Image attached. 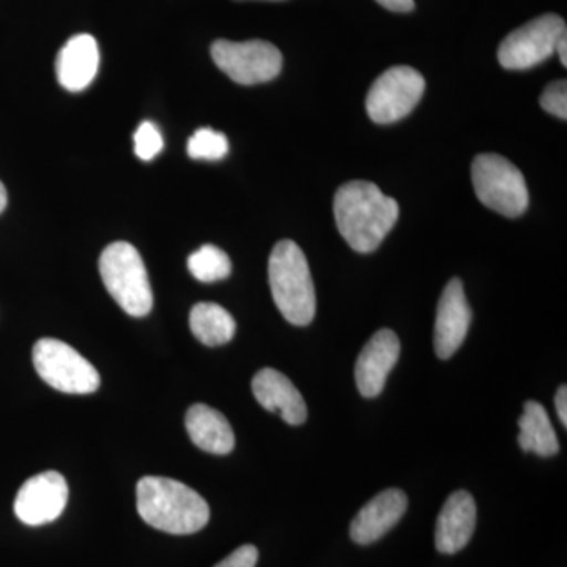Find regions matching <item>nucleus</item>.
<instances>
[{
  "label": "nucleus",
  "mask_w": 567,
  "mask_h": 567,
  "mask_svg": "<svg viewBox=\"0 0 567 567\" xmlns=\"http://www.w3.org/2000/svg\"><path fill=\"white\" fill-rule=\"evenodd\" d=\"M540 106L548 114L555 115V117L567 118V82L555 81L548 84L546 91L540 95Z\"/></svg>",
  "instance_id": "nucleus-23"
},
{
  "label": "nucleus",
  "mask_w": 567,
  "mask_h": 567,
  "mask_svg": "<svg viewBox=\"0 0 567 567\" xmlns=\"http://www.w3.org/2000/svg\"><path fill=\"white\" fill-rule=\"evenodd\" d=\"M32 360L41 380L62 393H95L102 382L93 364L59 339L44 338L37 341Z\"/></svg>",
  "instance_id": "nucleus-6"
},
{
  "label": "nucleus",
  "mask_w": 567,
  "mask_h": 567,
  "mask_svg": "<svg viewBox=\"0 0 567 567\" xmlns=\"http://www.w3.org/2000/svg\"><path fill=\"white\" fill-rule=\"evenodd\" d=\"M164 141L162 133L151 122L141 123L137 132L134 133V152L144 162H151L163 151Z\"/></svg>",
  "instance_id": "nucleus-22"
},
{
  "label": "nucleus",
  "mask_w": 567,
  "mask_h": 567,
  "mask_svg": "<svg viewBox=\"0 0 567 567\" xmlns=\"http://www.w3.org/2000/svg\"><path fill=\"white\" fill-rule=\"evenodd\" d=\"M518 445L522 450L532 451L540 457H551L558 454L559 443L557 432L551 425L550 417L543 404L528 401L525 404L524 415L518 420Z\"/></svg>",
  "instance_id": "nucleus-18"
},
{
  "label": "nucleus",
  "mask_w": 567,
  "mask_h": 567,
  "mask_svg": "<svg viewBox=\"0 0 567 567\" xmlns=\"http://www.w3.org/2000/svg\"><path fill=\"white\" fill-rule=\"evenodd\" d=\"M476 528L475 498L466 491L446 499L435 525V547L440 554L454 555L466 547Z\"/></svg>",
  "instance_id": "nucleus-14"
},
{
  "label": "nucleus",
  "mask_w": 567,
  "mask_h": 567,
  "mask_svg": "<svg viewBox=\"0 0 567 567\" xmlns=\"http://www.w3.org/2000/svg\"><path fill=\"white\" fill-rule=\"evenodd\" d=\"M566 37V22L554 13L535 18L511 32L498 48V62L506 70H528L551 58Z\"/></svg>",
  "instance_id": "nucleus-8"
},
{
  "label": "nucleus",
  "mask_w": 567,
  "mask_h": 567,
  "mask_svg": "<svg viewBox=\"0 0 567 567\" xmlns=\"http://www.w3.org/2000/svg\"><path fill=\"white\" fill-rule=\"evenodd\" d=\"M99 66V44L89 33H80L66 41L55 62L58 80L69 92H81L87 89L95 80Z\"/></svg>",
  "instance_id": "nucleus-16"
},
{
  "label": "nucleus",
  "mask_w": 567,
  "mask_h": 567,
  "mask_svg": "<svg viewBox=\"0 0 567 567\" xmlns=\"http://www.w3.org/2000/svg\"><path fill=\"white\" fill-rule=\"evenodd\" d=\"M188 268L200 282H216L233 274L229 256L218 246L205 245L194 251L188 259Z\"/></svg>",
  "instance_id": "nucleus-20"
},
{
  "label": "nucleus",
  "mask_w": 567,
  "mask_h": 567,
  "mask_svg": "<svg viewBox=\"0 0 567 567\" xmlns=\"http://www.w3.org/2000/svg\"><path fill=\"white\" fill-rule=\"evenodd\" d=\"M185 425L194 445L205 453L224 456L235 447V435L229 421L212 406L205 404L189 406Z\"/></svg>",
  "instance_id": "nucleus-17"
},
{
  "label": "nucleus",
  "mask_w": 567,
  "mask_h": 567,
  "mask_svg": "<svg viewBox=\"0 0 567 567\" xmlns=\"http://www.w3.org/2000/svg\"><path fill=\"white\" fill-rule=\"evenodd\" d=\"M7 207V189L3 183L0 182V213L6 210Z\"/></svg>",
  "instance_id": "nucleus-28"
},
{
  "label": "nucleus",
  "mask_w": 567,
  "mask_h": 567,
  "mask_svg": "<svg viewBox=\"0 0 567 567\" xmlns=\"http://www.w3.org/2000/svg\"><path fill=\"white\" fill-rule=\"evenodd\" d=\"M136 498L142 520L169 535H193L210 520V507L203 496L171 477H142Z\"/></svg>",
  "instance_id": "nucleus-2"
},
{
  "label": "nucleus",
  "mask_w": 567,
  "mask_h": 567,
  "mask_svg": "<svg viewBox=\"0 0 567 567\" xmlns=\"http://www.w3.org/2000/svg\"><path fill=\"white\" fill-rule=\"evenodd\" d=\"M213 62L234 82L241 85L262 84L275 80L282 69V54L264 40H218L212 47Z\"/></svg>",
  "instance_id": "nucleus-7"
},
{
  "label": "nucleus",
  "mask_w": 567,
  "mask_h": 567,
  "mask_svg": "<svg viewBox=\"0 0 567 567\" xmlns=\"http://www.w3.org/2000/svg\"><path fill=\"white\" fill-rule=\"evenodd\" d=\"M380 6L391 11H398V13H409L415 9V2L413 0H377Z\"/></svg>",
  "instance_id": "nucleus-25"
},
{
  "label": "nucleus",
  "mask_w": 567,
  "mask_h": 567,
  "mask_svg": "<svg viewBox=\"0 0 567 567\" xmlns=\"http://www.w3.org/2000/svg\"><path fill=\"white\" fill-rule=\"evenodd\" d=\"M252 393L260 405L290 425L303 424L308 406L297 386L276 369L265 368L252 379Z\"/></svg>",
  "instance_id": "nucleus-15"
},
{
  "label": "nucleus",
  "mask_w": 567,
  "mask_h": 567,
  "mask_svg": "<svg viewBox=\"0 0 567 567\" xmlns=\"http://www.w3.org/2000/svg\"><path fill=\"white\" fill-rule=\"evenodd\" d=\"M339 234L357 252H374L399 219V205L371 182H349L333 203Z\"/></svg>",
  "instance_id": "nucleus-1"
},
{
  "label": "nucleus",
  "mask_w": 567,
  "mask_h": 567,
  "mask_svg": "<svg viewBox=\"0 0 567 567\" xmlns=\"http://www.w3.org/2000/svg\"><path fill=\"white\" fill-rule=\"evenodd\" d=\"M567 37H563L561 40L558 41L557 48H555V52H558L559 61H561L563 66H567Z\"/></svg>",
  "instance_id": "nucleus-27"
},
{
  "label": "nucleus",
  "mask_w": 567,
  "mask_h": 567,
  "mask_svg": "<svg viewBox=\"0 0 567 567\" xmlns=\"http://www.w3.org/2000/svg\"><path fill=\"white\" fill-rule=\"evenodd\" d=\"M268 281L276 306L287 322L306 327L315 320L317 300L308 260L300 246L281 240L271 251Z\"/></svg>",
  "instance_id": "nucleus-3"
},
{
  "label": "nucleus",
  "mask_w": 567,
  "mask_h": 567,
  "mask_svg": "<svg viewBox=\"0 0 567 567\" xmlns=\"http://www.w3.org/2000/svg\"><path fill=\"white\" fill-rule=\"evenodd\" d=\"M472 182L477 199L491 210L507 218H517L527 210V182L505 156L496 153L477 155L472 164Z\"/></svg>",
  "instance_id": "nucleus-5"
},
{
  "label": "nucleus",
  "mask_w": 567,
  "mask_h": 567,
  "mask_svg": "<svg viewBox=\"0 0 567 567\" xmlns=\"http://www.w3.org/2000/svg\"><path fill=\"white\" fill-rule=\"evenodd\" d=\"M423 74L412 66H393L377 78L369 89L365 110L379 125H388L406 117L423 99Z\"/></svg>",
  "instance_id": "nucleus-9"
},
{
  "label": "nucleus",
  "mask_w": 567,
  "mask_h": 567,
  "mask_svg": "<svg viewBox=\"0 0 567 567\" xmlns=\"http://www.w3.org/2000/svg\"><path fill=\"white\" fill-rule=\"evenodd\" d=\"M229 153V141L223 133L212 128H200L188 141V155L193 159L219 162Z\"/></svg>",
  "instance_id": "nucleus-21"
},
{
  "label": "nucleus",
  "mask_w": 567,
  "mask_h": 567,
  "mask_svg": "<svg viewBox=\"0 0 567 567\" xmlns=\"http://www.w3.org/2000/svg\"><path fill=\"white\" fill-rule=\"evenodd\" d=\"M189 327L203 344L218 347L233 341L237 324L223 306L197 303L189 315Z\"/></svg>",
  "instance_id": "nucleus-19"
},
{
  "label": "nucleus",
  "mask_w": 567,
  "mask_h": 567,
  "mask_svg": "<svg viewBox=\"0 0 567 567\" xmlns=\"http://www.w3.org/2000/svg\"><path fill=\"white\" fill-rule=\"evenodd\" d=\"M100 275L107 292L126 315L144 317L152 311L153 293L141 254L126 241H115L100 257Z\"/></svg>",
  "instance_id": "nucleus-4"
},
{
  "label": "nucleus",
  "mask_w": 567,
  "mask_h": 567,
  "mask_svg": "<svg viewBox=\"0 0 567 567\" xmlns=\"http://www.w3.org/2000/svg\"><path fill=\"white\" fill-rule=\"evenodd\" d=\"M399 354L401 342L394 331L383 328L369 339L354 365V380L361 395L377 398L382 393Z\"/></svg>",
  "instance_id": "nucleus-12"
},
{
  "label": "nucleus",
  "mask_w": 567,
  "mask_h": 567,
  "mask_svg": "<svg viewBox=\"0 0 567 567\" xmlns=\"http://www.w3.org/2000/svg\"><path fill=\"white\" fill-rule=\"evenodd\" d=\"M69 503V484L58 472H44L25 481L14 499V514L31 527L58 520Z\"/></svg>",
  "instance_id": "nucleus-10"
},
{
  "label": "nucleus",
  "mask_w": 567,
  "mask_h": 567,
  "mask_svg": "<svg viewBox=\"0 0 567 567\" xmlns=\"http://www.w3.org/2000/svg\"><path fill=\"white\" fill-rule=\"evenodd\" d=\"M472 308L466 300L464 284L454 278L446 284L436 308L434 349L442 360L453 357L464 344L472 323Z\"/></svg>",
  "instance_id": "nucleus-11"
},
{
  "label": "nucleus",
  "mask_w": 567,
  "mask_h": 567,
  "mask_svg": "<svg viewBox=\"0 0 567 567\" xmlns=\"http://www.w3.org/2000/svg\"><path fill=\"white\" fill-rule=\"evenodd\" d=\"M409 499L401 488H386L361 507L350 525V537L360 546L377 543L404 516Z\"/></svg>",
  "instance_id": "nucleus-13"
},
{
  "label": "nucleus",
  "mask_w": 567,
  "mask_h": 567,
  "mask_svg": "<svg viewBox=\"0 0 567 567\" xmlns=\"http://www.w3.org/2000/svg\"><path fill=\"white\" fill-rule=\"evenodd\" d=\"M555 406H557V413L559 421L563 425H567V388L566 385L559 386L557 398H555Z\"/></svg>",
  "instance_id": "nucleus-26"
},
{
  "label": "nucleus",
  "mask_w": 567,
  "mask_h": 567,
  "mask_svg": "<svg viewBox=\"0 0 567 567\" xmlns=\"http://www.w3.org/2000/svg\"><path fill=\"white\" fill-rule=\"evenodd\" d=\"M257 561H259V550L251 544H245L215 567H256Z\"/></svg>",
  "instance_id": "nucleus-24"
}]
</instances>
